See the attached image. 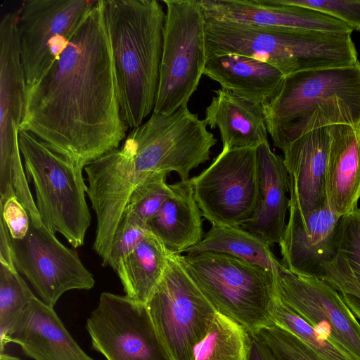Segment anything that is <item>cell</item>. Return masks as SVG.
Returning a JSON list of instances; mask_svg holds the SVG:
<instances>
[{
	"label": "cell",
	"instance_id": "cb8c5ba5",
	"mask_svg": "<svg viewBox=\"0 0 360 360\" xmlns=\"http://www.w3.org/2000/svg\"><path fill=\"white\" fill-rule=\"evenodd\" d=\"M173 193L146 224L167 250L185 252L202 239V214L195 202L190 179L172 184Z\"/></svg>",
	"mask_w": 360,
	"mask_h": 360
},
{
	"label": "cell",
	"instance_id": "d4e9b609",
	"mask_svg": "<svg viewBox=\"0 0 360 360\" xmlns=\"http://www.w3.org/2000/svg\"><path fill=\"white\" fill-rule=\"evenodd\" d=\"M170 253L162 243L148 231L143 240L120 260L115 270L125 296L146 304L164 275Z\"/></svg>",
	"mask_w": 360,
	"mask_h": 360
},
{
	"label": "cell",
	"instance_id": "e0dca14e",
	"mask_svg": "<svg viewBox=\"0 0 360 360\" xmlns=\"http://www.w3.org/2000/svg\"><path fill=\"white\" fill-rule=\"evenodd\" d=\"M200 4L205 18L257 29L352 32L345 23L322 12L276 0H200Z\"/></svg>",
	"mask_w": 360,
	"mask_h": 360
},
{
	"label": "cell",
	"instance_id": "8d00e7d4",
	"mask_svg": "<svg viewBox=\"0 0 360 360\" xmlns=\"http://www.w3.org/2000/svg\"><path fill=\"white\" fill-rule=\"evenodd\" d=\"M248 360H278L268 347L255 335H251Z\"/></svg>",
	"mask_w": 360,
	"mask_h": 360
},
{
	"label": "cell",
	"instance_id": "8fae6325",
	"mask_svg": "<svg viewBox=\"0 0 360 360\" xmlns=\"http://www.w3.org/2000/svg\"><path fill=\"white\" fill-rule=\"evenodd\" d=\"M86 328L107 360H171L146 304L125 295L102 292Z\"/></svg>",
	"mask_w": 360,
	"mask_h": 360
},
{
	"label": "cell",
	"instance_id": "d590c367",
	"mask_svg": "<svg viewBox=\"0 0 360 360\" xmlns=\"http://www.w3.org/2000/svg\"><path fill=\"white\" fill-rule=\"evenodd\" d=\"M0 264L16 269L13 259L11 236L4 222L0 219Z\"/></svg>",
	"mask_w": 360,
	"mask_h": 360
},
{
	"label": "cell",
	"instance_id": "5bb4252c",
	"mask_svg": "<svg viewBox=\"0 0 360 360\" xmlns=\"http://www.w3.org/2000/svg\"><path fill=\"white\" fill-rule=\"evenodd\" d=\"M18 11L0 22V180L17 183L25 177L18 135L25 107L26 82L21 63Z\"/></svg>",
	"mask_w": 360,
	"mask_h": 360
},
{
	"label": "cell",
	"instance_id": "2e32d148",
	"mask_svg": "<svg viewBox=\"0 0 360 360\" xmlns=\"http://www.w3.org/2000/svg\"><path fill=\"white\" fill-rule=\"evenodd\" d=\"M340 218L328 204L303 216L290 195L289 218L278 243L281 264L295 274L321 279L324 267L336 254Z\"/></svg>",
	"mask_w": 360,
	"mask_h": 360
},
{
	"label": "cell",
	"instance_id": "484cf974",
	"mask_svg": "<svg viewBox=\"0 0 360 360\" xmlns=\"http://www.w3.org/2000/svg\"><path fill=\"white\" fill-rule=\"evenodd\" d=\"M202 252L229 255L274 274L279 264L268 244L240 226L213 225L200 243L185 252Z\"/></svg>",
	"mask_w": 360,
	"mask_h": 360
},
{
	"label": "cell",
	"instance_id": "8992f818",
	"mask_svg": "<svg viewBox=\"0 0 360 360\" xmlns=\"http://www.w3.org/2000/svg\"><path fill=\"white\" fill-rule=\"evenodd\" d=\"M18 142L43 224L53 234L63 235L73 248L82 246L91 224L82 169L29 131H20Z\"/></svg>",
	"mask_w": 360,
	"mask_h": 360
},
{
	"label": "cell",
	"instance_id": "1f68e13d",
	"mask_svg": "<svg viewBox=\"0 0 360 360\" xmlns=\"http://www.w3.org/2000/svg\"><path fill=\"white\" fill-rule=\"evenodd\" d=\"M336 252L348 264L360 286V208L341 217Z\"/></svg>",
	"mask_w": 360,
	"mask_h": 360
},
{
	"label": "cell",
	"instance_id": "5b68a950",
	"mask_svg": "<svg viewBox=\"0 0 360 360\" xmlns=\"http://www.w3.org/2000/svg\"><path fill=\"white\" fill-rule=\"evenodd\" d=\"M179 257L217 313L237 322L250 335L273 324L274 273L223 253L202 252Z\"/></svg>",
	"mask_w": 360,
	"mask_h": 360
},
{
	"label": "cell",
	"instance_id": "7402d4cb",
	"mask_svg": "<svg viewBox=\"0 0 360 360\" xmlns=\"http://www.w3.org/2000/svg\"><path fill=\"white\" fill-rule=\"evenodd\" d=\"M203 75L217 82L222 89L261 105L277 95L285 78L271 65L238 54L208 58Z\"/></svg>",
	"mask_w": 360,
	"mask_h": 360
},
{
	"label": "cell",
	"instance_id": "603a6c76",
	"mask_svg": "<svg viewBox=\"0 0 360 360\" xmlns=\"http://www.w3.org/2000/svg\"><path fill=\"white\" fill-rule=\"evenodd\" d=\"M214 92L204 120L211 129H219L223 148H257L269 142L261 105L221 88Z\"/></svg>",
	"mask_w": 360,
	"mask_h": 360
},
{
	"label": "cell",
	"instance_id": "6da1fadb",
	"mask_svg": "<svg viewBox=\"0 0 360 360\" xmlns=\"http://www.w3.org/2000/svg\"><path fill=\"white\" fill-rule=\"evenodd\" d=\"M51 53V65L26 86L19 132L32 133L83 169L117 148L129 129L121 116L101 0Z\"/></svg>",
	"mask_w": 360,
	"mask_h": 360
},
{
	"label": "cell",
	"instance_id": "d6a6232c",
	"mask_svg": "<svg viewBox=\"0 0 360 360\" xmlns=\"http://www.w3.org/2000/svg\"><path fill=\"white\" fill-rule=\"evenodd\" d=\"M284 4L314 9L360 31V0H276Z\"/></svg>",
	"mask_w": 360,
	"mask_h": 360
},
{
	"label": "cell",
	"instance_id": "f546056e",
	"mask_svg": "<svg viewBox=\"0 0 360 360\" xmlns=\"http://www.w3.org/2000/svg\"><path fill=\"white\" fill-rule=\"evenodd\" d=\"M165 174H154L146 179L131 193L122 217L146 228V224L162 203L173 193L166 182Z\"/></svg>",
	"mask_w": 360,
	"mask_h": 360
},
{
	"label": "cell",
	"instance_id": "3957f363",
	"mask_svg": "<svg viewBox=\"0 0 360 360\" xmlns=\"http://www.w3.org/2000/svg\"><path fill=\"white\" fill-rule=\"evenodd\" d=\"M262 108L267 132L282 151L317 129L360 127V62L285 76L279 92Z\"/></svg>",
	"mask_w": 360,
	"mask_h": 360
},
{
	"label": "cell",
	"instance_id": "44dd1931",
	"mask_svg": "<svg viewBox=\"0 0 360 360\" xmlns=\"http://www.w3.org/2000/svg\"><path fill=\"white\" fill-rule=\"evenodd\" d=\"M326 195L328 206L340 217L357 207L360 198V127L332 126Z\"/></svg>",
	"mask_w": 360,
	"mask_h": 360
},
{
	"label": "cell",
	"instance_id": "30bf717a",
	"mask_svg": "<svg viewBox=\"0 0 360 360\" xmlns=\"http://www.w3.org/2000/svg\"><path fill=\"white\" fill-rule=\"evenodd\" d=\"M190 181L202 216L212 226L241 227L252 217L260 196L257 148H223Z\"/></svg>",
	"mask_w": 360,
	"mask_h": 360
},
{
	"label": "cell",
	"instance_id": "7c38bea8",
	"mask_svg": "<svg viewBox=\"0 0 360 360\" xmlns=\"http://www.w3.org/2000/svg\"><path fill=\"white\" fill-rule=\"evenodd\" d=\"M11 243L17 271L47 305L54 307L67 291L94 288V276L77 252L63 245L43 223L31 221L27 236L21 240L11 238Z\"/></svg>",
	"mask_w": 360,
	"mask_h": 360
},
{
	"label": "cell",
	"instance_id": "f1b7e54d",
	"mask_svg": "<svg viewBox=\"0 0 360 360\" xmlns=\"http://www.w3.org/2000/svg\"><path fill=\"white\" fill-rule=\"evenodd\" d=\"M273 324L288 331L326 360H356L330 342L310 323L277 297L271 309Z\"/></svg>",
	"mask_w": 360,
	"mask_h": 360
},
{
	"label": "cell",
	"instance_id": "83f0119b",
	"mask_svg": "<svg viewBox=\"0 0 360 360\" xmlns=\"http://www.w3.org/2000/svg\"><path fill=\"white\" fill-rule=\"evenodd\" d=\"M35 297L17 269L0 264V349L14 325Z\"/></svg>",
	"mask_w": 360,
	"mask_h": 360
},
{
	"label": "cell",
	"instance_id": "9a60e30c",
	"mask_svg": "<svg viewBox=\"0 0 360 360\" xmlns=\"http://www.w3.org/2000/svg\"><path fill=\"white\" fill-rule=\"evenodd\" d=\"M97 0H25L18 9L20 53L26 86L35 83L52 63L50 47L72 32Z\"/></svg>",
	"mask_w": 360,
	"mask_h": 360
},
{
	"label": "cell",
	"instance_id": "836d02e7",
	"mask_svg": "<svg viewBox=\"0 0 360 360\" xmlns=\"http://www.w3.org/2000/svg\"><path fill=\"white\" fill-rule=\"evenodd\" d=\"M147 232L146 227L122 217L112 240L106 266L115 270L120 260L134 250Z\"/></svg>",
	"mask_w": 360,
	"mask_h": 360
},
{
	"label": "cell",
	"instance_id": "d6986e66",
	"mask_svg": "<svg viewBox=\"0 0 360 360\" xmlns=\"http://www.w3.org/2000/svg\"><path fill=\"white\" fill-rule=\"evenodd\" d=\"M11 342L34 360H95L77 344L53 307L36 296L8 335L6 345Z\"/></svg>",
	"mask_w": 360,
	"mask_h": 360
},
{
	"label": "cell",
	"instance_id": "ffe728a7",
	"mask_svg": "<svg viewBox=\"0 0 360 360\" xmlns=\"http://www.w3.org/2000/svg\"><path fill=\"white\" fill-rule=\"evenodd\" d=\"M257 152L259 200L252 217L241 227L270 246L279 243L285 229L290 180L283 158L271 150L269 142L259 145Z\"/></svg>",
	"mask_w": 360,
	"mask_h": 360
},
{
	"label": "cell",
	"instance_id": "4fadbf2b",
	"mask_svg": "<svg viewBox=\"0 0 360 360\" xmlns=\"http://www.w3.org/2000/svg\"><path fill=\"white\" fill-rule=\"evenodd\" d=\"M276 297L330 342L360 360V324L339 292L319 278L297 275L279 262Z\"/></svg>",
	"mask_w": 360,
	"mask_h": 360
},
{
	"label": "cell",
	"instance_id": "e575fe53",
	"mask_svg": "<svg viewBox=\"0 0 360 360\" xmlns=\"http://www.w3.org/2000/svg\"><path fill=\"white\" fill-rule=\"evenodd\" d=\"M0 219L6 226L11 238H24L30 228V217L16 195H12L0 202Z\"/></svg>",
	"mask_w": 360,
	"mask_h": 360
},
{
	"label": "cell",
	"instance_id": "7a4b0ae2",
	"mask_svg": "<svg viewBox=\"0 0 360 360\" xmlns=\"http://www.w3.org/2000/svg\"><path fill=\"white\" fill-rule=\"evenodd\" d=\"M122 120L130 129L153 111L166 13L157 0H101Z\"/></svg>",
	"mask_w": 360,
	"mask_h": 360
},
{
	"label": "cell",
	"instance_id": "ac0fdd59",
	"mask_svg": "<svg viewBox=\"0 0 360 360\" xmlns=\"http://www.w3.org/2000/svg\"><path fill=\"white\" fill-rule=\"evenodd\" d=\"M332 126L309 131L283 150L290 180L289 193L295 197L303 216L327 204L326 176Z\"/></svg>",
	"mask_w": 360,
	"mask_h": 360
},
{
	"label": "cell",
	"instance_id": "74e56055",
	"mask_svg": "<svg viewBox=\"0 0 360 360\" xmlns=\"http://www.w3.org/2000/svg\"><path fill=\"white\" fill-rule=\"evenodd\" d=\"M0 360H21L20 358L15 356L10 355L8 354L1 353Z\"/></svg>",
	"mask_w": 360,
	"mask_h": 360
},
{
	"label": "cell",
	"instance_id": "ba28073f",
	"mask_svg": "<svg viewBox=\"0 0 360 360\" xmlns=\"http://www.w3.org/2000/svg\"><path fill=\"white\" fill-rule=\"evenodd\" d=\"M170 253L164 275L146 304L158 337L171 360H191L217 311Z\"/></svg>",
	"mask_w": 360,
	"mask_h": 360
},
{
	"label": "cell",
	"instance_id": "4316f807",
	"mask_svg": "<svg viewBox=\"0 0 360 360\" xmlns=\"http://www.w3.org/2000/svg\"><path fill=\"white\" fill-rule=\"evenodd\" d=\"M250 343L251 335L245 328L217 313L191 360H248Z\"/></svg>",
	"mask_w": 360,
	"mask_h": 360
},
{
	"label": "cell",
	"instance_id": "9c48e42d",
	"mask_svg": "<svg viewBox=\"0 0 360 360\" xmlns=\"http://www.w3.org/2000/svg\"><path fill=\"white\" fill-rule=\"evenodd\" d=\"M207 127L188 106L181 107L168 115L153 112L126 139L150 174L175 172L181 181H187L191 170L210 160L217 143Z\"/></svg>",
	"mask_w": 360,
	"mask_h": 360
},
{
	"label": "cell",
	"instance_id": "277c9868",
	"mask_svg": "<svg viewBox=\"0 0 360 360\" xmlns=\"http://www.w3.org/2000/svg\"><path fill=\"white\" fill-rule=\"evenodd\" d=\"M207 58L238 54L265 62L284 76L351 66L359 60L351 34L296 29L272 31L205 18Z\"/></svg>",
	"mask_w": 360,
	"mask_h": 360
},
{
	"label": "cell",
	"instance_id": "52a82bcc",
	"mask_svg": "<svg viewBox=\"0 0 360 360\" xmlns=\"http://www.w3.org/2000/svg\"><path fill=\"white\" fill-rule=\"evenodd\" d=\"M166 15L160 81L153 111L171 114L188 106L207 60L200 0H163Z\"/></svg>",
	"mask_w": 360,
	"mask_h": 360
},
{
	"label": "cell",
	"instance_id": "4dcf8cb0",
	"mask_svg": "<svg viewBox=\"0 0 360 360\" xmlns=\"http://www.w3.org/2000/svg\"><path fill=\"white\" fill-rule=\"evenodd\" d=\"M255 335L268 347L278 360H326L275 324L260 329Z\"/></svg>",
	"mask_w": 360,
	"mask_h": 360
}]
</instances>
